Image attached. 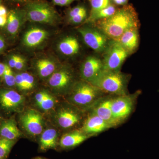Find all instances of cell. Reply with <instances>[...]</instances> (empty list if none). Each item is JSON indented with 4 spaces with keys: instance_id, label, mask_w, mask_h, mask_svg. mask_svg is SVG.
Here are the masks:
<instances>
[{
    "instance_id": "16",
    "label": "cell",
    "mask_w": 159,
    "mask_h": 159,
    "mask_svg": "<svg viewBox=\"0 0 159 159\" xmlns=\"http://www.w3.org/2000/svg\"><path fill=\"white\" fill-rule=\"evenodd\" d=\"M92 136L80 130L76 129L64 135L60 140L61 147L64 148H71L78 146Z\"/></svg>"
},
{
    "instance_id": "44",
    "label": "cell",
    "mask_w": 159,
    "mask_h": 159,
    "mask_svg": "<svg viewBox=\"0 0 159 159\" xmlns=\"http://www.w3.org/2000/svg\"><path fill=\"white\" fill-rule=\"evenodd\" d=\"M1 0H0V3H1Z\"/></svg>"
},
{
    "instance_id": "5",
    "label": "cell",
    "mask_w": 159,
    "mask_h": 159,
    "mask_svg": "<svg viewBox=\"0 0 159 159\" xmlns=\"http://www.w3.org/2000/svg\"><path fill=\"white\" fill-rule=\"evenodd\" d=\"M103 53V69L116 72L121 71L123 63L129 55L119 41L112 39Z\"/></svg>"
},
{
    "instance_id": "39",
    "label": "cell",
    "mask_w": 159,
    "mask_h": 159,
    "mask_svg": "<svg viewBox=\"0 0 159 159\" xmlns=\"http://www.w3.org/2000/svg\"><path fill=\"white\" fill-rule=\"evenodd\" d=\"M5 41L0 36V51L3 50L5 48Z\"/></svg>"
},
{
    "instance_id": "10",
    "label": "cell",
    "mask_w": 159,
    "mask_h": 159,
    "mask_svg": "<svg viewBox=\"0 0 159 159\" xmlns=\"http://www.w3.org/2000/svg\"><path fill=\"white\" fill-rule=\"evenodd\" d=\"M80 129L84 133L93 137L111 128L110 126L93 111L89 110Z\"/></svg>"
},
{
    "instance_id": "6",
    "label": "cell",
    "mask_w": 159,
    "mask_h": 159,
    "mask_svg": "<svg viewBox=\"0 0 159 159\" xmlns=\"http://www.w3.org/2000/svg\"><path fill=\"white\" fill-rule=\"evenodd\" d=\"M26 14L29 19L34 22L52 23L57 18V12L53 7L43 2L29 4L26 9Z\"/></svg>"
},
{
    "instance_id": "14",
    "label": "cell",
    "mask_w": 159,
    "mask_h": 159,
    "mask_svg": "<svg viewBox=\"0 0 159 159\" xmlns=\"http://www.w3.org/2000/svg\"><path fill=\"white\" fill-rule=\"evenodd\" d=\"M74 75L70 70L64 69L54 72L49 79V85L53 88L58 90L72 89L73 84Z\"/></svg>"
},
{
    "instance_id": "15",
    "label": "cell",
    "mask_w": 159,
    "mask_h": 159,
    "mask_svg": "<svg viewBox=\"0 0 159 159\" xmlns=\"http://www.w3.org/2000/svg\"><path fill=\"white\" fill-rule=\"evenodd\" d=\"M139 33L138 27L133 28L125 31L118 41L128 52L129 55L136 51L139 44Z\"/></svg>"
},
{
    "instance_id": "20",
    "label": "cell",
    "mask_w": 159,
    "mask_h": 159,
    "mask_svg": "<svg viewBox=\"0 0 159 159\" xmlns=\"http://www.w3.org/2000/svg\"><path fill=\"white\" fill-rule=\"evenodd\" d=\"M57 134L54 129H48L43 133L40 140V148L42 150L55 148L57 143Z\"/></svg>"
},
{
    "instance_id": "25",
    "label": "cell",
    "mask_w": 159,
    "mask_h": 159,
    "mask_svg": "<svg viewBox=\"0 0 159 159\" xmlns=\"http://www.w3.org/2000/svg\"><path fill=\"white\" fill-rule=\"evenodd\" d=\"M15 143V140L0 138V157L6 159L9 156Z\"/></svg>"
},
{
    "instance_id": "41",
    "label": "cell",
    "mask_w": 159,
    "mask_h": 159,
    "mask_svg": "<svg viewBox=\"0 0 159 159\" xmlns=\"http://www.w3.org/2000/svg\"><path fill=\"white\" fill-rule=\"evenodd\" d=\"M0 159H3L1 157H0Z\"/></svg>"
},
{
    "instance_id": "12",
    "label": "cell",
    "mask_w": 159,
    "mask_h": 159,
    "mask_svg": "<svg viewBox=\"0 0 159 159\" xmlns=\"http://www.w3.org/2000/svg\"><path fill=\"white\" fill-rule=\"evenodd\" d=\"M20 121L24 128L32 135H38L43 132L42 117L37 111H27L21 116Z\"/></svg>"
},
{
    "instance_id": "40",
    "label": "cell",
    "mask_w": 159,
    "mask_h": 159,
    "mask_svg": "<svg viewBox=\"0 0 159 159\" xmlns=\"http://www.w3.org/2000/svg\"><path fill=\"white\" fill-rule=\"evenodd\" d=\"M16 1H20V2H27V1H29V0H16Z\"/></svg>"
},
{
    "instance_id": "2",
    "label": "cell",
    "mask_w": 159,
    "mask_h": 159,
    "mask_svg": "<svg viewBox=\"0 0 159 159\" xmlns=\"http://www.w3.org/2000/svg\"><path fill=\"white\" fill-rule=\"evenodd\" d=\"M130 76L121 71L103 70L91 84L109 95L121 96L129 94L128 85Z\"/></svg>"
},
{
    "instance_id": "31",
    "label": "cell",
    "mask_w": 159,
    "mask_h": 159,
    "mask_svg": "<svg viewBox=\"0 0 159 159\" xmlns=\"http://www.w3.org/2000/svg\"><path fill=\"white\" fill-rule=\"evenodd\" d=\"M16 85L17 86L19 89L21 90H26L25 82L21 74H18L15 75Z\"/></svg>"
},
{
    "instance_id": "13",
    "label": "cell",
    "mask_w": 159,
    "mask_h": 159,
    "mask_svg": "<svg viewBox=\"0 0 159 159\" xmlns=\"http://www.w3.org/2000/svg\"><path fill=\"white\" fill-rule=\"evenodd\" d=\"M24 102V97L16 91L9 89L0 90V105L5 111H17L22 106Z\"/></svg>"
},
{
    "instance_id": "3",
    "label": "cell",
    "mask_w": 159,
    "mask_h": 159,
    "mask_svg": "<svg viewBox=\"0 0 159 159\" xmlns=\"http://www.w3.org/2000/svg\"><path fill=\"white\" fill-rule=\"evenodd\" d=\"M106 95L107 94L97 87L82 80L73 86L68 100L70 104L81 111H88Z\"/></svg>"
},
{
    "instance_id": "27",
    "label": "cell",
    "mask_w": 159,
    "mask_h": 159,
    "mask_svg": "<svg viewBox=\"0 0 159 159\" xmlns=\"http://www.w3.org/2000/svg\"><path fill=\"white\" fill-rule=\"evenodd\" d=\"M2 77L5 83L8 86L12 87L16 85L15 75L8 65H6V68Z\"/></svg>"
},
{
    "instance_id": "30",
    "label": "cell",
    "mask_w": 159,
    "mask_h": 159,
    "mask_svg": "<svg viewBox=\"0 0 159 159\" xmlns=\"http://www.w3.org/2000/svg\"><path fill=\"white\" fill-rule=\"evenodd\" d=\"M87 11L83 12L81 14L69 19V20L73 24H78L82 22L87 18Z\"/></svg>"
},
{
    "instance_id": "37",
    "label": "cell",
    "mask_w": 159,
    "mask_h": 159,
    "mask_svg": "<svg viewBox=\"0 0 159 159\" xmlns=\"http://www.w3.org/2000/svg\"><path fill=\"white\" fill-rule=\"evenodd\" d=\"M7 9L4 6H0V16L7 15Z\"/></svg>"
},
{
    "instance_id": "4",
    "label": "cell",
    "mask_w": 159,
    "mask_h": 159,
    "mask_svg": "<svg viewBox=\"0 0 159 159\" xmlns=\"http://www.w3.org/2000/svg\"><path fill=\"white\" fill-rule=\"evenodd\" d=\"M141 91L132 94L121 96H113L112 100L111 110L114 119L118 125L125 122L134 109L137 99Z\"/></svg>"
},
{
    "instance_id": "1",
    "label": "cell",
    "mask_w": 159,
    "mask_h": 159,
    "mask_svg": "<svg viewBox=\"0 0 159 159\" xmlns=\"http://www.w3.org/2000/svg\"><path fill=\"white\" fill-rule=\"evenodd\" d=\"M139 22L133 7L126 5L117 9L110 17L97 21V25L109 39L117 40L129 29L138 27Z\"/></svg>"
},
{
    "instance_id": "32",
    "label": "cell",
    "mask_w": 159,
    "mask_h": 159,
    "mask_svg": "<svg viewBox=\"0 0 159 159\" xmlns=\"http://www.w3.org/2000/svg\"><path fill=\"white\" fill-rule=\"evenodd\" d=\"M25 63V59H24L23 57L18 56L15 68L17 70H22L24 67Z\"/></svg>"
},
{
    "instance_id": "7",
    "label": "cell",
    "mask_w": 159,
    "mask_h": 159,
    "mask_svg": "<svg viewBox=\"0 0 159 159\" xmlns=\"http://www.w3.org/2000/svg\"><path fill=\"white\" fill-rule=\"evenodd\" d=\"M78 31L86 44L98 53L104 52L111 40L99 29L84 27Z\"/></svg>"
},
{
    "instance_id": "23",
    "label": "cell",
    "mask_w": 159,
    "mask_h": 159,
    "mask_svg": "<svg viewBox=\"0 0 159 159\" xmlns=\"http://www.w3.org/2000/svg\"><path fill=\"white\" fill-rule=\"evenodd\" d=\"M117 9H118L116 8V6L111 4L106 8L99 10L93 15L89 16L87 21L88 22L95 23L98 21L107 18L115 14Z\"/></svg>"
},
{
    "instance_id": "17",
    "label": "cell",
    "mask_w": 159,
    "mask_h": 159,
    "mask_svg": "<svg viewBox=\"0 0 159 159\" xmlns=\"http://www.w3.org/2000/svg\"><path fill=\"white\" fill-rule=\"evenodd\" d=\"M47 31L40 29H32L25 34L24 43L27 47L33 48L40 44L48 36Z\"/></svg>"
},
{
    "instance_id": "36",
    "label": "cell",
    "mask_w": 159,
    "mask_h": 159,
    "mask_svg": "<svg viewBox=\"0 0 159 159\" xmlns=\"http://www.w3.org/2000/svg\"><path fill=\"white\" fill-rule=\"evenodd\" d=\"M7 15L0 16V27H4L7 23Z\"/></svg>"
},
{
    "instance_id": "28",
    "label": "cell",
    "mask_w": 159,
    "mask_h": 159,
    "mask_svg": "<svg viewBox=\"0 0 159 159\" xmlns=\"http://www.w3.org/2000/svg\"><path fill=\"white\" fill-rule=\"evenodd\" d=\"M23 80L25 82L26 90L31 89L34 86V78L31 74L28 73L21 74Z\"/></svg>"
},
{
    "instance_id": "29",
    "label": "cell",
    "mask_w": 159,
    "mask_h": 159,
    "mask_svg": "<svg viewBox=\"0 0 159 159\" xmlns=\"http://www.w3.org/2000/svg\"><path fill=\"white\" fill-rule=\"evenodd\" d=\"M87 9L85 6H78L74 7L71 9L69 12V19L76 16L78 15L81 14L83 12L87 11Z\"/></svg>"
},
{
    "instance_id": "21",
    "label": "cell",
    "mask_w": 159,
    "mask_h": 159,
    "mask_svg": "<svg viewBox=\"0 0 159 159\" xmlns=\"http://www.w3.org/2000/svg\"><path fill=\"white\" fill-rule=\"evenodd\" d=\"M35 100L39 107L45 111L50 110L53 108L55 103L53 97L46 92H41L36 94Z\"/></svg>"
},
{
    "instance_id": "43",
    "label": "cell",
    "mask_w": 159,
    "mask_h": 159,
    "mask_svg": "<svg viewBox=\"0 0 159 159\" xmlns=\"http://www.w3.org/2000/svg\"><path fill=\"white\" fill-rule=\"evenodd\" d=\"M39 159H42V158H39Z\"/></svg>"
},
{
    "instance_id": "18",
    "label": "cell",
    "mask_w": 159,
    "mask_h": 159,
    "mask_svg": "<svg viewBox=\"0 0 159 159\" xmlns=\"http://www.w3.org/2000/svg\"><path fill=\"white\" fill-rule=\"evenodd\" d=\"M21 135V133L18 128L13 119L6 120L0 125V136L1 138L15 140L20 136Z\"/></svg>"
},
{
    "instance_id": "22",
    "label": "cell",
    "mask_w": 159,
    "mask_h": 159,
    "mask_svg": "<svg viewBox=\"0 0 159 159\" xmlns=\"http://www.w3.org/2000/svg\"><path fill=\"white\" fill-rule=\"evenodd\" d=\"M39 74L42 77L51 76L54 73L55 66L53 61L48 59L39 60L36 63Z\"/></svg>"
},
{
    "instance_id": "35",
    "label": "cell",
    "mask_w": 159,
    "mask_h": 159,
    "mask_svg": "<svg viewBox=\"0 0 159 159\" xmlns=\"http://www.w3.org/2000/svg\"><path fill=\"white\" fill-rule=\"evenodd\" d=\"M114 4L118 6H125L127 5L128 0H111Z\"/></svg>"
},
{
    "instance_id": "34",
    "label": "cell",
    "mask_w": 159,
    "mask_h": 159,
    "mask_svg": "<svg viewBox=\"0 0 159 159\" xmlns=\"http://www.w3.org/2000/svg\"><path fill=\"white\" fill-rule=\"evenodd\" d=\"M18 57V56L16 55H13L11 57L9 60V66L11 68H15L16 64L17 61Z\"/></svg>"
},
{
    "instance_id": "26",
    "label": "cell",
    "mask_w": 159,
    "mask_h": 159,
    "mask_svg": "<svg viewBox=\"0 0 159 159\" xmlns=\"http://www.w3.org/2000/svg\"><path fill=\"white\" fill-rule=\"evenodd\" d=\"M91 9L89 16L106 8L111 4V0H90Z\"/></svg>"
},
{
    "instance_id": "8",
    "label": "cell",
    "mask_w": 159,
    "mask_h": 159,
    "mask_svg": "<svg viewBox=\"0 0 159 159\" xmlns=\"http://www.w3.org/2000/svg\"><path fill=\"white\" fill-rule=\"evenodd\" d=\"M61 109L57 114V122L62 128L68 129L75 128L83 124L82 111L73 105Z\"/></svg>"
},
{
    "instance_id": "42",
    "label": "cell",
    "mask_w": 159,
    "mask_h": 159,
    "mask_svg": "<svg viewBox=\"0 0 159 159\" xmlns=\"http://www.w3.org/2000/svg\"><path fill=\"white\" fill-rule=\"evenodd\" d=\"M0 124H1V118H0Z\"/></svg>"
},
{
    "instance_id": "33",
    "label": "cell",
    "mask_w": 159,
    "mask_h": 159,
    "mask_svg": "<svg viewBox=\"0 0 159 159\" xmlns=\"http://www.w3.org/2000/svg\"><path fill=\"white\" fill-rule=\"evenodd\" d=\"M75 0H53V2L60 6H66L69 5Z\"/></svg>"
},
{
    "instance_id": "9",
    "label": "cell",
    "mask_w": 159,
    "mask_h": 159,
    "mask_svg": "<svg viewBox=\"0 0 159 159\" xmlns=\"http://www.w3.org/2000/svg\"><path fill=\"white\" fill-rule=\"evenodd\" d=\"M113 96L107 94L103 96L89 109L104 120L111 128L118 126L112 112L111 102Z\"/></svg>"
},
{
    "instance_id": "11",
    "label": "cell",
    "mask_w": 159,
    "mask_h": 159,
    "mask_svg": "<svg viewBox=\"0 0 159 159\" xmlns=\"http://www.w3.org/2000/svg\"><path fill=\"white\" fill-rule=\"evenodd\" d=\"M103 70L102 60L95 56H89L81 65L80 76L82 80L91 84Z\"/></svg>"
},
{
    "instance_id": "38",
    "label": "cell",
    "mask_w": 159,
    "mask_h": 159,
    "mask_svg": "<svg viewBox=\"0 0 159 159\" xmlns=\"http://www.w3.org/2000/svg\"><path fill=\"white\" fill-rule=\"evenodd\" d=\"M6 68V65L0 63V77L3 76Z\"/></svg>"
},
{
    "instance_id": "19",
    "label": "cell",
    "mask_w": 159,
    "mask_h": 159,
    "mask_svg": "<svg viewBox=\"0 0 159 159\" xmlns=\"http://www.w3.org/2000/svg\"><path fill=\"white\" fill-rule=\"evenodd\" d=\"M58 49L64 55L72 56L77 54L79 51L78 40L74 36H69L63 39L58 45Z\"/></svg>"
},
{
    "instance_id": "24",
    "label": "cell",
    "mask_w": 159,
    "mask_h": 159,
    "mask_svg": "<svg viewBox=\"0 0 159 159\" xmlns=\"http://www.w3.org/2000/svg\"><path fill=\"white\" fill-rule=\"evenodd\" d=\"M7 31L12 35L17 33L20 28V22L18 14L16 11H11L9 12L7 18Z\"/></svg>"
}]
</instances>
